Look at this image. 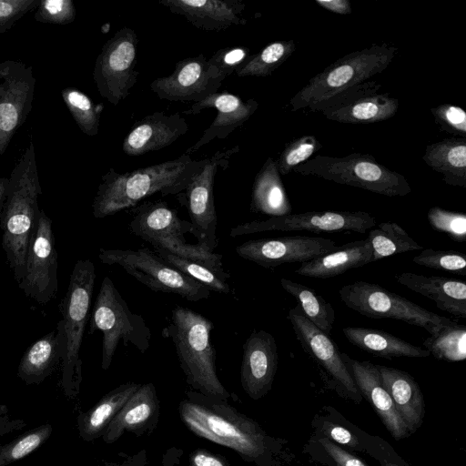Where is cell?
I'll use <instances>...</instances> for the list:
<instances>
[{
	"label": "cell",
	"mask_w": 466,
	"mask_h": 466,
	"mask_svg": "<svg viewBox=\"0 0 466 466\" xmlns=\"http://www.w3.org/2000/svg\"><path fill=\"white\" fill-rule=\"evenodd\" d=\"M41 194L35 150L31 140L8 177L0 213L2 247L17 283L25 274L29 243L40 215L38 198Z\"/></svg>",
	"instance_id": "cell-2"
},
{
	"label": "cell",
	"mask_w": 466,
	"mask_h": 466,
	"mask_svg": "<svg viewBox=\"0 0 466 466\" xmlns=\"http://www.w3.org/2000/svg\"><path fill=\"white\" fill-rule=\"evenodd\" d=\"M96 280L94 263L78 259L71 272L67 291L61 300L62 314L56 326V337L62 356V386L66 394L76 396L82 381L79 357Z\"/></svg>",
	"instance_id": "cell-6"
},
{
	"label": "cell",
	"mask_w": 466,
	"mask_h": 466,
	"mask_svg": "<svg viewBox=\"0 0 466 466\" xmlns=\"http://www.w3.org/2000/svg\"><path fill=\"white\" fill-rule=\"evenodd\" d=\"M62 362L56 330H52L33 343L21 358L17 375L26 384L40 383Z\"/></svg>",
	"instance_id": "cell-33"
},
{
	"label": "cell",
	"mask_w": 466,
	"mask_h": 466,
	"mask_svg": "<svg viewBox=\"0 0 466 466\" xmlns=\"http://www.w3.org/2000/svg\"><path fill=\"white\" fill-rule=\"evenodd\" d=\"M322 431L334 441L357 449L359 441L350 431L347 429L338 426L336 424L326 422L322 427Z\"/></svg>",
	"instance_id": "cell-50"
},
{
	"label": "cell",
	"mask_w": 466,
	"mask_h": 466,
	"mask_svg": "<svg viewBox=\"0 0 466 466\" xmlns=\"http://www.w3.org/2000/svg\"><path fill=\"white\" fill-rule=\"evenodd\" d=\"M250 56V49L246 46H231L218 50L208 62L226 78L244 66Z\"/></svg>",
	"instance_id": "cell-47"
},
{
	"label": "cell",
	"mask_w": 466,
	"mask_h": 466,
	"mask_svg": "<svg viewBox=\"0 0 466 466\" xmlns=\"http://www.w3.org/2000/svg\"><path fill=\"white\" fill-rule=\"evenodd\" d=\"M35 84L30 65L15 60L0 63V156L32 110Z\"/></svg>",
	"instance_id": "cell-15"
},
{
	"label": "cell",
	"mask_w": 466,
	"mask_h": 466,
	"mask_svg": "<svg viewBox=\"0 0 466 466\" xmlns=\"http://www.w3.org/2000/svg\"><path fill=\"white\" fill-rule=\"evenodd\" d=\"M422 160L440 173L446 184L466 187L465 138L451 137L427 145Z\"/></svg>",
	"instance_id": "cell-32"
},
{
	"label": "cell",
	"mask_w": 466,
	"mask_h": 466,
	"mask_svg": "<svg viewBox=\"0 0 466 466\" xmlns=\"http://www.w3.org/2000/svg\"><path fill=\"white\" fill-rule=\"evenodd\" d=\"M370 262H373L372 249L369 239L365 238L337 246L326 254L301 263L294 272L304 277L328 279Z\"/></svg>",
	"instance_id": "cell-27"
},
{
	"label": "cell",
	"mask_w": 466,
	"mask_h": 466,
	"mask_svg": "<svg viewBox=\"0 0 466 466\" xmlns=\"http://www.w3.org/2000/svg\"><path fill=\"white\" fill-rule=\"evenodd\" d=\"M130 231L151 244L179 257H187L193 249L185 235L192 232L190 222L181 219L177 211L164 201L144 202L133 208Z\"/></svg>",
	"instance_id": "cell-16"
},
{
	"label": "cell",
	"mask_w": 466,
	"mask_h": 466,
	"mask_svg": "<svg viewBox=\"0 0 466 466\" xmlns=\"http://www.w3.org/2000/svg\"><path fill=\"white\" fill-rule=\"evenodd\" d=\"M207 159L195 160L183 154L177 158L118 173L113 167L101 177L92 203L93 216L104 218L135 207L142 199L160 193L177 195L186 189Z\"/></svg>",
	"instance_id": "cell-1"
},
{
	"label": "cell",
	"mask_w": 466,
	"mask_h": 466,
	"mask_svg": "<svg viewBox=\"0 0 466 466\" xmlns=\"http://www.w3.org/2000/svg\"><path fill=\"white\" fill-rule=\"evenodd\" d=\"M295 51L294 40L274 41L251 55L236 74L238 76H267L279 68Z\"/></svg>",
	"instance_id": "cell-38"
},
{
	"label": "cell",
	"mask_w": 466,
	"mask_h": 466,
	"mask_svg": "<svg viewBox=\"0 0 466 466\" xmlns=\"http://www.w3.org/2000/svg\"><path fill=\"white\" fill-rule=\"evenodd\" d=\"M155 253L170 266L186 276L201 283L210 291L228 294L231 291L229 285L216 272L207 266L181 258L162 249H155Z\"/></svg>",
	"instance_id": "cell-40"
},
{
	"label": "cell",
	"mask_w": 466,
	"mask_h": 466,
	"mask_svg": "<svg viewBox=\"0 0 466 466\" xmlns=\"http://www.w3.org/2000/svg\"><path fill=\"white\" fill-rule=\"evenodd\" d=\"M427 218L434 230L447 234L456 242L466 241V214L433 207L428 211Z\"/></svg>",
	"instance_id": "cell-44"
},
{
	"label": "cell",
	"mask_w": 466,
	"mask_h": 466,
	"mask_svg": "<svg viewBox=\"0 0 466 466\" xmlns=\"http://www.w3.org/2000/svg\"><path fill=\"white\" fill-rule=\"evenodd\" d=\"M40 0H0V35L10 30L27 13L36 8Z\"/></svg>",
	"instance_id": "cell-48"
},
{
	"label": "cell",
	"mask_w": 466,
	"mask_h": 466,
	"mask_svg": "<svg viewBox=\"0 0 466 466\" xmlns=\"http://www.w3.org/2000/svg\"><path fill=\"white\" fill-rule=\"evenodd\" d=\"M158 3L205 31L218 32L247 23L242 17L246 5L241 0H160Z\"/></svg>",
	"instance_id": "cell-25"
},
{
	"label": "cell",
	"mask_w": 466,
	"mask_h": 466,
	"mask_svg": "<svg viewBox=\"0 0 466 466\" xmlns=\"http://www.w3.org/2000/svg\"><path fill=\"white\" fill-rule=\"evenodd\" d=\"M342 332L352 345L376 357L391 360L400 357L425 358L430 355L424 348L413 345L384 330L345 327Z\"/></svg>",
	"instance_id": "cell-31"
},
{
	"label": "cell",
	"mask_w": 466,
	"mask_h": 466,
	"mask_svg": "<svg viewBox=\"0 0 466 466\" xmlns=\"http://www.w3.org/2000/svg\"><path fill=\"white\" fill-rule=\"evenodd\" d=\"M342 302L350 309L371 319H393L423 328L436 334L453 320L433 313L387 289L364 280L355 281L339 289Z\"/></svg>",
	"instance_id": "cell-10"
},
{
	"label": "cell",
	"mask_w": 466,
	"mask_h": 466,
	"mask_svg": "<svg viewBox=\"0 0 466 466\" xmlns=\"http://www.w3.org/2000/svg\"><path fill=\"white\" fill-rule=\"evenodd\" d=\"M61 96L80 130L90 137L97 135L103 106L96 105L87 95L73 87L64 88Z\"/></svg>",
	"instance_id": "cell-39"
},
{
	"label": "cell",
	"mask_w": 466,
	"mask_h": 466,
	"mask_svg": "<svg viewBox=\"0 0 466 466\" xmlns=\"http://www.w3.org/2000/svg\"><path fill=\"white\" fill-rule=\"evenodd\" d=\"M258 103L255 99L242 100L228 92L215 93L200 102L194 103L185 114H198L204 109L215 108L218 114L194 146L185 154H193L214 139H224L236 128L243 126L256 112Z\"/></svg>",
	"instance_id": "cell-22"
},
{
	"label": "cell",
	"mask_w": 466,
	"mask_h": 466,
	"mask_svg": "<svg viewBox=\"0 0 466 466\" xmlns=\"http://www.w3.org/2000/svg\"><path fill=\"white\" fill-rule=\"evenodd\" d=\"M322 147L321 143L312 135H304L287 143L276 160L282 176L289 174L296 167L312 157Z\"/></svg>",
	"instance_id": "cell-41"
},
{
	"label": "cell",
	"mask_w": 466,
	"mask_h": 466,
	"mask_svg": "<svg viewBox=\"0 0 466 466\" xmlns=\"http://www.w3.org/2000/svg\"><path fill=\"white\" fill-rule=\"evenodd\" d=\"M187 131V123L178 112H155L134 124L123 140L122 150L127 156L157 151L170 146Z\"/></svg>",
	"instance_id": "cell-24"
},
{
	"label": "cell",
	"mask_w": 466,
	"mask_h": 466,
	"mask_svg": "<svg viewBox=\"0 0 466 466\" xmlns=\"http://www.w3.org/2000/svg\"><path fill=\"white\" fill-rule=\"evenodd\" d=\"M7 183H8V178L0 177V213L3 209L5 199Z\"/></svg>",
	"instance_id": "cell-53"
},
{
	"label": "cell",
	"mask_w": 466,
	"mask_h": 466,
	"mask_svg": "<svg viewBox=\"0 0 466 466\" xmlns=\"http://www.w3.org/2000/svg\"><path fill=\"white\" fill-rule=\"evenodd\" d=\"M385 466H397L396 464L386 462Z\"/></svg>",
	"instance_id": "cell-54"
},
{
	"label": "cell",
	"mask_w": 466,
	"mask_h": 466,
	"mask_svg": "<svg viewBox=\"0 0 466 466\" xmlns=\"http://www.w3.org/2000/svg\"><path fill=\"white\" fill-rule=\"evenodd\" d=\"M396 281L434 301L437 308L451 315L466 318V284L464 281L439 276L403 272Z\"/></svg>",
	"instance_id": "cell-26"
},
{
	"label": "cell",
	"mask_w": 466,
	"mask_h": 466,
	"mask_svg": "<svg viewBox=\"0 0 466 466\" xmlns=\"http://www.w3.org/2000/svg\"><path fill=\"white\" fill-rule=\"evenodd\" d=\"M412 261L422 267L466 275V255L460 251L422 249Z\"/></svg>",
	"instance_id": "cell-43"
},
{
	"label": "cell",
	"mask_w": 466,
	"mask_h": 466,
	"mask_svg": "<svg viewBox=\"0 0 466 466\" xmlns=\"http://www.w3.org/2000/svg\"><path fill=\"white\" fill-rule=\"evenodd\" d=\"M213 329L214 324L205 316L177 306L161 335L173 342L187 382L205 396L228 401L230 393L217 375V354L210 342Z\"/></svg>",
	"instance_id": "cell-4"
},
{
	"label": "cell",
	"mask_w": 466,
	"mask_h": 466,
	"mask_svg": "<svg viewBox=\"0 0 466 466\" xmlns=\"http://www.w3.org/2000/svg\"><path fill=\"white\" fill-rule=\"evenodd\" d=\"M224 80L201 54L178 61L173 73L156 78L149 87L161 99L198 103L218 93Z\"/></svg>",
	"instance_id": "cell-18"
},
{
	"label": "cell",
	"mask_w": 466,
	"mask_h": 466,
	"mask_svg": "<svg viewBox=\"0 0 466 466\" xmlns=\"http://www.w3.org/2000/svg\"><path fill=\"white\" fill-rule=\"evenodd\" d=\"M191 466H229L226 460L208 451L200 449L190 455Z\"/></svg>",
	"instance_id": "cell-51"
},
{
	"label": "cell",
	"mask_w": 466,
	"mask_h": 466,
	"mask_svg": "<svg viewBox=\"0 0 466 466\" xmlns=\"http://www.w3.org/2000/svg\"><path fill=\"white\" fill-rule=\"evenodd\" d=\"M137 35L129 27L117 30L97 56L93 77L98 93L116 106L129 94L137 81Z\"/></svg>",
	"instance_id": "cell-11"
},
{
	"label": "cell",
	"mask_w": 466,
	"mask_h": 466,
	"mask_svg": "<svg viewBox=\"0 0 466 466\" xmlns=\"http://www.w3.org/2000/svg\"><path fill=\"white\" fill-rule=\"evenodd\" d=\"M52 219L41 209L29 243L25 274L18 287L39 304H47L58 291V253Z\"/></svg>",
	"instance_id": "cell-13"
},
{
	"label": "cell",
	"mask_w": 466,
	"mask_h": 466,
	"mask_svg": "<svg viewBox=\"0 0 466 466\" xmlns=\"http://www.w3.org/2000/svg\"><path fill=\"white\" fill-rule=\"evenodd\" d=\"M372 249V261L400 253L422 250L423 247L412 239L396 222L386 221L370 231L367 238Z\"/></svg>",
	"instance_id": "cell-36"
},
{
	"label": "cell",
	"mask_w": 466,
	"mask_h": 466,
	"mask_svg": "<svg viewBox=\"0 0 466 466\" xmlns=\"http://www.w3.org/2000/svg\"><path fill=\"white\" fill-rule=\"evenodd\" d=\"M382 383L410 433L421 425L424 417L423 394L416 380L400 370L378 365Z\"/></svg>",
	"instance_id": "cell-28"
},
{
	"label": "cell",
	"mask_w": 466,
	"mask_h": 466,
	"mask_svg": "<svg viewBox=\"0 0 466 466\" xmlns=\"http://www.w3.org/2000/svg\"><path fill=\"white\" fill-rule=\"evenodd\" d=\"M89 334L102 333L101 368L106 370L120 341L144 353L150 347L151 331L141 315L133 313L109 277L102 280L89 321Z\"/></svg>",
	"instance_id": "cell-8"
},
{
	"label": "cell",
	"mask_w": 466,
	"mask_h": 466,
	"mask_svg": "<svg viewBox=\"0 0 466 466\" xmlns=\"http://www.w3.org/2000/svg\"><path fill=\"white\" fill-rule=\"evenodd\" d=\"M281 287L292 297L305 317L318 329L329 335L335 322V309L314 289L290 279H280Z\"/></svg>",
	"instance_id": "cell-35"
},
{
	"label": "cell",
	"mask_w": 466,
	"mask_h": 466,
	"mask_svg": "<svg viewBox=\"0 0 466 466\" xmlns=\"http://www.w3.org/2000/svg\"><path fill=\"white\" fill-rule=\"evenodd\" d=\"M435 358L458 362L466 359V326L456 321L443 326L436 334L430 335L422 343Z\"/></svg>",
	"instance_id": "cell-37"
},
{
	"label": "cell",
	"mask_w": 466,
	"mask_h": 466,
	"mask_svg": "<svg viewBox=\"0 0 466 466\" xmlns=\"http://www.w3.org/2000/svg\"><path fill=\"white\" fill-rule=\"evenodd\" d=\"M250 210L270 218L291 214L292 206L282 183L276 160L272 157L267 158L255 177Z\"/></svg>",
	"instance_id": "cell-30"
},
{
	"label": "cell",
	"mask_w": 466,
	"mask_h": 466,
	"mask_svg": "<svg viewBox=\"0 0 466 466\" xmlns=\"http://www.w3.org/2000/svg\"><path fill=\"white\" fill-rule=\"evenodd\" d=\"M141 384L124 383L106 394L79 422L80 435L86 441L101 437L107 426Z\"/></svg>",
	"instance_id": "cell-34"
},
{
	"label": "cell",
	"mask_w": 466,
	"mask_h": 466,
	"mask_svg": "<svg viewBox=\"0 0 466 466\" xmlns=\"http://www.w3.org/2000/svg\"><path fill=\"white\" fill-rule=\"evenodd\" d=\"M98 258L104 264L116 265L153 291L175 294L188 301L198 302L210 297V290L201 283L176 269L155 251L100 248Z\"/></svg>",
	"instance_id": "cell-9"
},
{
	"label": "cell",
	"mask_w": 466,
	"mask_h": 466,
	"mask_svg": "<svg viewBox=\"0 0 466 466\" xmlns=\"http://www.w3.org/2000/svg\"><path fill=\"white\" fill-rule=\"evenodd\" d=\"M320 444L334 460L335 466H367L359 458L335 445L328 438L320 439Z\"/></svg>",
	"instance_id": "cell-49"
},
{
	"label": "cell",
	"mask_w": 466,
	"mask_h": 466,
	"mask_svg": "<svg viewBox=\"0 0 466 466\" xmlns=\"http://www.w3.org/2000/svg\"><path fill=\"white\" fill-rule=\"evenodd\" d=\"M158 401L152 383L141 384L107 426L103 440L115 442L125 431L144 429L157 414Z\"/></svg>",
	"instance_id": "cell-29"
},
{
	"label": "cell",
	"mask_w": 466,
	"mask_h": 466,
	"mask_svg": "<svg viewBox=\"0 0 466 466\" xmlns=\"http://www.w3.org/2000/svg\"><path fill=\"white\" fill-rule=\"evenodd\" d=\"M376 225L364 211H309L241 223L231 228L232 238L265 231H311L365 233Z\"/></svg>",
	"instance_id": "cell-12"
},
{
	"label": "cell",
	"mask_w": 466,
	"mask_h": 466,
	"mask_svg": "<svg viewBox=\"0 0 466 466\" xmlns=\"http://www.w3.org/2000/svg\"><path fill=\"white\" fill-rule=\"evenodd\" d=\"M239 150L236 146L226 151H218L207 158L202 169L192 178L185 189L191 234L196 237L198 245L215 252L218 245L217 235L218 216L214 199L215 177L219 166H225L229 157Z\"/></svg>",
	"instance_id": "cell-14"
},
{
	"label": "cell",
	"mask_w": 466,
	"mask_h": 466,
	"mask_svg": "<svg viewBox=\"0 0 466 466\" xmlns=\"http://www.w3.org/2000/svg\"><path fill=\"white\" fill-rule=\"evenodd\" d=\"M295 336L302 350L310 356L339 386L352 395L360 393L337 344L329 335L313 325L299 305L288 314Z\"/></svg>",
	"instance_id": "cell-20"
},
{
	"label": "cell",
	"mask_w": 466,
	"mask_h": 466,
	"mask_svg": "<svg viewBox=\"0 0 466 466\" xmlns=\"http://www.w3.org/2000/svg\"><path fill=\"white\" fill-rule=\"evenodd\" d=\"M52 431L50 424H45L0 447V466L21 460L34 451L49 438Z\"/></svg>",
	"instance_id": "cell-42"
},
{
	"label": "cell",
	"mask_w": 466,
	"mask_h": 466,
	"mask_svg": "<svg viewBox=\"0 0 466 466\" xmlns=\"http://www.w3.org/2000/svg\"><path fill=\"white\" fill-rule=\"evenodd\" d=\"M398 52L394 45L382 43L345 55L311 77L294 95L289 100L291 110L320 111L331 99L383 72Z\"/></svg>",
	"instance_id": "cell-5"
},
{
	"label": "cell",
	"mask_w": 466,
	"mask_h": 466,
	"mask_svg": "<svg viewBox=\"0 0 466 466\" xmlns=\"http://www.w3.org/2000/svg\"><path fill=\"white\" fill-rule=\"evenodd\" d=\"M382 86L367 81L328 102L319 112L329 120L342 124H372L390 119L399 109L398 98L380 93Z\"/></svg>",
	"instance_id": "cell-17"
},
{
	"label": "cell",
	"mask_w": 466,
	"mask_h": 466,
	"mask_svg": "<svg viewBox=\"0 0 466 466\" xmlns=\"http://www.w3.org/2000/svg\"><path fill=\"white\" fill-rule=\"evenodd\" d=\"M431 113L441 130L466 138V113L461 107L446 103L431 107Z\"/></svg>",
	"instance_id": "cell-46"
},
{
	"label": "cell",
	"mask_w": 466,
	"mask_h": 466,
	"mask_svg": "<svg viewBox=\"0 0 466 466\" xmlns=\"http://www.w3.org/2000/svg\"><path fill=\"white\" fill-rule=\"evenodd\" d=\"M336 247L333 240L322 237L286 236L248 240L235 250L242 258L269 268L287 263H303Z\"/></svg>",
	"instance_id": "cell-19"
},
{
	"label": "cell",
	"mask_w": 466,
	"mask_h": 466,
	"mask_svg": "<svg viewBox=\"0 0 466 466\" xmlns=\"http://www.w3.org/2000/svg\"><path fill=\"white\" fill-rule=\"evenodd\" d=\"M292 171L387 197H404L411 191L402 174L383 166L370 154L354 152L340 157L317 155Z\"/></svg>",
	"instance_id": "cell-7"
},
{
	"label": "cell",
	"mask_w": 466,
	"mask_h": 466,
	"mask_svg": "<svg viewBox=\"0 0 466 466\" xmlns=\"http://www.w3.org/2000/svg\"><path fill=\"white\" fill-rule=\"evenodd\" d=\"M278 347L266 330L254 329L243 344L240 381L245 392L257 400L271 389L278 369Z\"/></svg>",
	"instance_id": "cell-21"
},
{
	"label": "cell",
	"mask_w": 466,
	"mask_h": 466,
	"mask_svg": "<svg viewBox=\"0 0 466 466\" xmlns=\"http://www.w3.org/2000/svg\"><path fill=\"white\" fill-rule=\"evenodd\" d=\"M359 391L370 401L391 436L399 441L410 435L393 400L385 389L378 365L368 360H358L341 352Z\"/></svg>",
	"instance_id": "cell-23"
},
{
	"label": "cell",
	"mask_w": 466,
	"mask_h": 466,
	"mask_svg": "<svg viewBox=\"0 0 466 466\" xmlns=\"http://www.w3.org/2000/svg\"><path fill=\"white\" fill-rule=\"evenodd\" d=\"M179 404L184 424L196 435L228 447L247 461H258L266 452L267 436L260 426L227 400L199 392H187Z\"/></svg>",
	"instance_id": "cell-3"
},
{
	"label": "cell",
	"mask_w": 466,
	"mask_h": 466,
	"mask_svg": "<svg viewBox=\"0 0 466 466\" xmlns=\"http://www.w3.org/2000/svg\"><path fill=\"white\" fill-rule=\"evenodd\" d=\"M320 7L339 15L352 13L350 2L348 0H315Z\"/></svg>",
	"instance_id": "cell-52"
},
{
	"label": "cell",
	"mask_w": 466,
	"mask_h": 466,
	"mask_svg": "<svg viewBox=\"0 0 466 466\" xmlns=\"http://www.w3.org/2000/svg\"><path fill=\"white\" fill-rule=\"evenodd\" d=\"M76 15L71 0H40L34 18L44 24L67 25L75 21Z\"/></svg>",
	"instance_id": "cell-45"
}]
</instances>
